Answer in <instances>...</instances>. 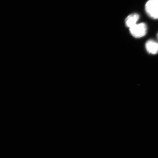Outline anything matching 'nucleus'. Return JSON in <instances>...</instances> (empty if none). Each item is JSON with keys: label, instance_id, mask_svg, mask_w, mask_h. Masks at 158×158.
<instances>
[{"label": "nucleus", "instance_id": "obj_1", "mask_svg": "<svg viewBox=\"0 0 158 158\" xmlns=\"http://www.w3.org/2000/svg\"><path fill=\"white\" fill-rule=\"evenodd\" d=\"M145 10L150 18L158 19V0H149L146 3Z\"/></svg>", "mask_w": 158, "mask_h": 158}, {"label": "nucleus", "instance_id": "obj_3", "mask_svg": "<svg viewBox=\"0 0 158 158\" xmlns=\"http://www.w3.org/2000/svg\"><path fill=\"white\" fill-rule=\"evenodd\" d=\"M145 48L149 54H156L158 53V43L153 40H149L146 43Z\"/></svg>", "mask_w": 158, "mask_h": 158}, {"label": "nucleus", "instance_id": "obj_2", "mask_svg": "<svg viewBox=\"0 0 158 158\" xmlns=\"http://www.w3.org/2000/svg\"><path fill=\"white\" fill-rule=\"evenodd\" d=\"M148 27L144 23L136 24L130 28L131 35L136 38H140L145 36L147 32Z\"/></svg>", "mask_w": 158, "mask_h": 158}, {"label": "nucleus", "instance_id": "obj_5", "mask_svg": "<svg viewBox=\"0 0 158 158\" xmlns=\"http://www.w3.org/2000/svg\"><path fill=\"white\" fill-rule=\"evenodd\" d=\"M157 37H158V35H157Z\"/></svg>", "mask_w": 158, "mask_h": 158}, {"label": "nucleus", "instance_id": "obj_4", "mask_svg": "<svg viewBox=\"0 0 158 158\" xmlns=\"http://www.w3.org/2000/svg\"><path fill=\"white\" fill-rule=\"evenodd\" d=\"M139 19V15L137 13H134L128 15L125 20V24L127 27H130L137 24Z\"/></svg>", "mask_w": 158, "mask_h": 158}]
</instances>
